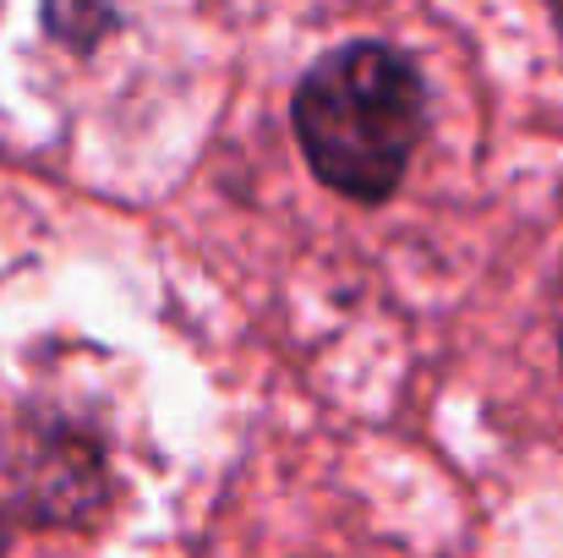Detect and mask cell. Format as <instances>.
Segmentation results:
<instances>
[{
	"mask_svg": "<svg viewBox=\"0 0 563 558\" xmlns=\"http://www.w3.org/2000/svg\"><path fill=\"white\" fill-rule=\"evenodd\" d=\"M296 138L318 182L356 203H383L427 127V88L388 44H345L296 88Z\"/></svg>",
	"mask_w": 563,
	"mask_h": 558,
	"instance_id": "obj_1",
	"label": "cell"
},
{
	"mask_svg": "<svg viewBox=\"0 0 563 558\" xmlns=\"http://www.w3.org/2000/svg\"><path fill=\"white\" fill-rule=\"evenodd\" d=\"M99 488H104L99 449L77 433H44L16 460V504L27 521H55V526L82 521L99 504Z\"/></svg>",
	"mask_w": 563,
	"mask_h": 558,
	"instance_id": "obj_2",
	"label": "cell"
},
{
	"mask_svg": "<svg viewBox=\"0 0 563 558\" xmlns=\"http://www.w3.org/2000/svg\"><path fill=\"white\" fill-rule=\"evenodd\" d=\"M559 346H563V296H559Z\"/></svg>",
	"mask_w": 563,
	"mask_h": 558,
	"instance_id": "obj_3",
	"label": "cell"
},
{
	"mask_svg": "<svg viewBox=\"0 0 563 558\" xmlns=\"http://www.w3.org/2000/svg\"><path fill=\"white\" fill-rule=\"evenodd\" d=\"M0 558H5V521H0Z\"/></svg>",
	"mask_w": 563,
	"mask_h": 558,
	"instance_id": "obj_4",
	"label": "cell"
}]
</instances>
